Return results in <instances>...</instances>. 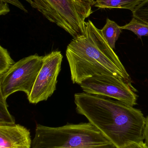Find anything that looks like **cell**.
I'll use <instances>...</instances> for the list:
<instances>
[{
  "instance_id": "obj_14",
  "label": "cell",
  "mask_w": 148,
  "mask_h": 148,
  "mask_svg": "<svg viewBox=\"0 0 148 148\" xmlns=\"http://www.w3.org/2000/svg\"><path fill=\"white\" fill-rule=\"evenodd\" d=\"M120 148H148L144 141L130 143Z\"/></svg>"
},
{
  "instance_id": "obj_13",
  "label": "cell",
  "mask_w": 148,
  "mask_h": 148,
  "mask_svg": "<svg viewBox=\"0 0 148 148\" xmlns=\"http://www.w3.org/2000/svg\"><path fill=\"white\" fill-rule=\"evenodd\" d=\"M15 63L7 49L0 46V75L7 73Z\"/></svg>"
},
{
  "instance_id": "obj_11",
  "label": "cell",
  "mask_w": 148,
  "mask_h": 148,
  "mask_svg": "<svg viewBox=\"0 0 148 148\" xmlns=\"http://www.w3.org/2000/svg\"><path fill=\"white\" fill-rule=\"evenodd\" d=\"M121 29H127L134 33L138 39L148 36V24L133 17L129 23L120 27Z\"/></svg>"
},
{
  "instance_id": "obj_7",
  "label": "cell",
  "mask_w": 148,
  "mask_h": 148,
  "mask_svg": "<svg viewBox=\"0 0 148 148\" xmlns=\"http://www.w3.org/2000/svg\"><path fill=\"white\" fill-rule=\"evenodd\" d=\"M62 54L61 51H53L43 57L41 68L38 74L28 100L36 104L47 101L56 90L58 75L61 70Z\"/></svg>"
},
{
  "instance_id": "obj_10",
  "label": "cell",
  "mask_w": 148,
  "mask_h": 148,
  "mask_svg": "<svg viewBox=\"0 0 148 148\" xmlns=\"http://www.w3.org/2000/svg\"><path fill=\"white\" fill-rule=\"evenodd\" d=\"M103 36L109 47L114 49L116 42L120 37L122 32L120 27L115 22L107 18L106 24L101 29Z\"/></svg>"
},
{
  "instance_id": "obj_6",
  "label": "cell",
  "mask_w": 148,
  "mask_h": 148,
  "mask_svg": "<svg viewBox=\"0 0 148 148\" xmlns=\"http://www.w3.org/2000/svg\"><path fill=\"white\" fill-rule=\"evenodd\" d=\"M83 92L113 98L134 107L137 104L138 96L130 82L107 75L89 77L80 84Z\"/></svg>"
},
{
  "instance_id": "obj_5",
  "label": "cell",
  "mask_w": 148,
  "mask_h": 148,
  "mask_svg": "<svg viewBox=\"0 0 148 148\" xmlns=\"http://www.w3.org/2000/svg\"><path fill=\"white\" fill-rule=\"evenodd\" d=\"M43 57L35 54L23 58L0 75V94L4 99L17 91L25 92L29 97L41 68Z\"/></svg>"
},
{
  "instance_id": "obj_4",
  "label": "cell",
  "mask_w": 148,
  "mask_h": 148,
  "mask_svg": "<svg viewBox=\"0 0 148 148\" xmlns=\"http://www.w3.org/2000/svg\"><path fill=\"white\" fill-rule=\"evenodd\" d=\"M31 7L74 38L83 35L94 0H30Z\"/></svg>"
},
{
  "instance_id": "obj_8",
  "label": "cell",
  "mask_w": 148,
  "mask_h": 148,
  "mask_svg": "<svg viewBox=\"0 0 148 148\" xmlns=\"http://www.w3.org/2000/svg\"><path fill=\"white\" fill-rule=\"evenodd\" d=\"M32 143L30 132L25 127L0 125V148H31Z\"/></svg>"
},
{
  "instance_id": "obj_12",
  "label": "cell",
  "mask_w": 148,
  "mask_h": 148,
  "mask_svg": "<svg viewBox=\"0 0 148 148\" xmlns=\"http://www.w3.org/2000/svg\"><path fill=\"white\" fill-rule=\"evenodd\" d=\"M6 100L0 94V125L15 124L14 118L8 110Z\"/></svg>"
},
{
  "instance_id": "obj_1",
  "label": "cell",
  "mask_w": 148,
  "mask_h": 148,
  "mask_svg": "<svg viewBox=\"0 0 148 148\" xmlns=\"http://www.w3.org/2000/svg\"><path fill=\"white\" fill-rule=\"evenodd\" d=\"M74 102L77 113L85 116L117 148L144 141L146 118L140 110L85 92L75 94Z\"/></svg>"
},
{
  "instance_id": "obj_2",
  "label": "cell",
  "mask_w": 148,
  "mask_h": 148,
  "mask_svg": "<svg viewBox=\"0 0 148 148\" xmlns=\"http://www.w3.org/2000/svg\"><path fill=\"white\" fill-rule=\"evenodd\" d=\"M66 56L73 83L80 84L89 77L101 75L130 82L129 74L101 29L89 20L86 22L83 34L74 38L68 45Z\"/></svg>"
},
{
  "instance_id": "obj_3",
  "label": "cell",
  "mask_w": 148,
  "mask_h": 148,
  "mask_svg": "<svg viewBox=\"0 0 148 148\" xmlns=\"http://www.w3.org/2000/svg\"><path fill=\"white\" fill-rule=\"evenodd\" d=\"M31 148H117L90 123L60 127L37 124Z\"/></svg>"
},
{
  "instance_id": "obj_17",
  "label": "cell",
  "mask_w": 148,
  "mask_h": 148,
  "mask_svg": "<svg viewBox=\"0 0 148 148\" xmlns=\"http://www.w3.org/2000/svg\"><path fill=\"white\" fill-rule=\"evenodd\" d=\"M146 118V125H145L143 138H144V143L148 147V116Z\"/></svg>"
},
{
  "instance_id": "obj_18",
  "label": "cell",
  "mask_w": 148,
  "mask_h": 148,
  "mask_svg": "<svg viewBox=\"0 0 148 148\" xmlns=\"http://www.w3.org/2000/svg\"><path fill=\"white\" fill-rule=\"evenodd\" d=\"M25 1H27L29 3H30V0H25Z\"/></svg>"
},
{
  "instance_id": "obj_19",
  "label": "cell",
  "mask_w": 148,
  "mask_h": 148,
  "mask_svg": "<svg viewBox=\"0 0 148 148\" xmlns=\"http://www.w3.org/2000/svg\"><path fill=\"white\" fill-rule=\"evenodd\" d=\"M143 1H144V0H143Z\"/></svg>"
},
{
  "instance_id": "obj_9",
  "label": "cell",
  "mask_w": 148,
  "mask_h": 148,
  "mask_svg": "<svg viewBox=\"0 0 148 148\" xmlns=\"http://www.w3.org/2000/svg\"><path fill=\"white\" fill-rule=\"evenodd\" d=\"M95 7L99 8L126 9L133 12L143 0H94Z\"/></svg>"
},
{
  "instance_id": "obj_15",
  "label": "cell",
  "mask_w": 148,
  "mask_h": 148,
  "mask_svg": "<svg viewBox=\"0 0 148 148\" xmlns=\"http://www.w3.org/2000/svg\"><path fill=\"white\" fill-rule=\"evenodd\" d=\"M0 1L6 3H9L14 6H16L17 8H19L21 10H23L24 12L28 13V10L25 8V7L21 3L19 0H0Z\"/></svg>"
},
{
  "instance_id": "obj_16",
  "label": "cell",
  "mask_w": 148,
  "mask_h": 148,
  "mask_svg": "<svg viewBox=\"0 0 148 148\" xmlns=\"http://www.w3.org/2000/svg\"><path fill=\"white\" fill-rule=\"evenodd\" d=\"M9 12V8L8 3L0 1V14L1 15H4Z\"/></svg>"
}]
</instances>
